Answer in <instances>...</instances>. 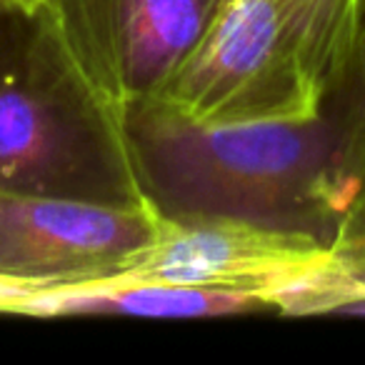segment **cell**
<instances>
[{"mask_svg":"<svg viewBox=\"0 0 365 365\" xmlns=\"http://www.w3.org/2000/svg\"><path fill=\"white\" fill-rule=\"evenodd\" d=\"M148 205L160 218H213L330 245L365 182V73L315 118L195 120L163 98L125 120Z\"/></svg>","mask_w":365,"mask_h":365,"instance_id":"obj_1","label":"cell"},{"mask_svg":"<svg viewBox=\"0 0 365 365\" xmlns=\"http://www.w3.org/2000/svg\"><path fill=\"white\" fill-rule=\"evenodd\" d=\"M160 215L150 205L0 190V313L23 298L120 275L158 238Z\"/></svg>","mask_w":365,"mask_h":365,"instance_id":"obj_4","label":"cell"},{"mask_svg":"<svg viewBox=\"0 0 365 365\" xmlns=\"http://www.w3.org/2000/svg\"><path fill=\"white\" fill-rule=\"evenodd\" d=\"M363 73H365V46H363Z\"/></svg>","mask_w":365,"mask_h":365,"instance_id":"obj_9","label":"cell"},{"mask_svg":"<svg viewBox=\"0 0 365 365\" xmlns=\"http://www.w3.org/2000/svg\"><path fill=\"white\" fill-rule=\"evenodd\" d=\"M328 255L330 263L320 283L318 313L365 305V182L340 218Z\"/></svg>","mask_w":365,"mask_h":365,"instance_id":"obj_8","label":"cell"},{"mask_svg":"<svg viewBox=\"0 0 365 365\" xmlns=\"http://www.w3.org/2000/svg\"><path fill=\"white\" fill-rule=\"evenodd\" d=\"M328 245L308 235L235 220L160 218L155 243L108 280L245 290L268 300L275 313H290L295 298L328 270Z\"/></svg>","mask_w":365,"mask_h":365,"instance_id":"obj_6","label":"cell"},{"mask_svg":"<svg viewBox=\"0 0 365 365\" xmlns=\"http://www.w3.org/2000/svg\"><path fill=\"white\" fill-rule=\"evenodd\" d=\"M0 3H3V0H0Z\"/></svg>","mask_w":365,"mask_h":365,"instance_id":"obj_11","label":"cell"},{"mask_svg":"<svg viewBox=\"0 0 365 365\" xmlns=\"http://www.w3.org/2000/svg\"><path fill=\"white\" fill-rule=\"evenodd\" d=\"M23 3H31V6H33V3H38V0H23Z\"/></svg>","mask_w":365,"mask_h":365,"instance_id":"obj_10","label":"cell"},{"mask_svg":"<svg viewBox=\"0 0 365 365\" xmlns=\"http://www.w3.org/2000/svg\"><path fill=\"white\" fill-rule=\"evenodd\" d=\"M0 190L148 205L125 125L78 71L41 3H0Z\"/></svg>","mask_w":365,"mask_h":365,"instance_id":"obj_2","label":"cell"},{"mask_svg":"<svg viewBox=\"0 0 365 365\" xmlns=\"http://www.w3.org/2000/svg\"><path fill=\"white\" fill-rule=\"evenodd\" d=\"M66 51L125 125L163 96L203 38L218 0H38Z\"/></svg>","mask_w":365,"mask_h":365,"instance_id":"obj_5","label":"cell"},{"mask_svg":"<svg viewBox=\"0 0 365 365\" xmlns=\"http://www.w3.org/2000/svg\"><path fill=\"white\" fill-rule=\"evenodd\" d=\"M18 315H150L208 318L235 313H275L265 298L245 290L158 280H98L81 288L43 290L23 298Z\"/></svg>","mask_w":365,"mask_h":365,"instance_id":"obj_7","label":"cell"},{"mask_svg":"<svg viewBox=\"0 0 365 365\" xmlns=\"http://www.w3.org/2000/svg\"><path fill=\"white\" fill-rule=\"evenodd\" d=\"M365 0H218L163 101L195 120L315 118L353 81Z\"/></svg>","mask_w":365,"mask_h":365,"instance_id":"obj_3","label":"cell"}]
</instances>
